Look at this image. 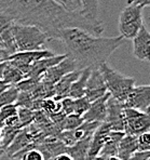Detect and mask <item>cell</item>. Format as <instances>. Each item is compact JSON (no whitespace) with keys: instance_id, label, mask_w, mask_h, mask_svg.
<instances>
[{"instance_id":"cell-1","label":"cell","mask_w":150,"mask_h":160,"mask_svg":"<svg viewBox=\"0 0 150 160\" xmlns=\"http://www.w3.org/2000/svg\"><path fill=\"white\" fill-rule=\"evenodd\" d=\"M0 8L13 23L40 28L49 40L56 32L66 28H80L94 36L104 32L103 25H94L80 13H70L53 0H10Z\"/></svg>"},{"instance_id":"cell-2","label":"cell","mask_w":150,"mask_h":160,"mask_svg":"<svg viewBox=\"0 0 150 160\" xmlns=\"http://www.w3.org/2000/svg\"><path fill=\"white\" fill-rule=\"evenodd\" d=\"M51 39L62 42L67 56L75 62L78 69H98L107 63L112 53L123 43V38H103L84 32L80 28H66L56 32Z\"/></svg>"},{"instance_id":"cell-3","label":"cell","mask_w":150,"mask_h":160,"mask_svg":"<svg viewBox=\"0 0 150 160\" xmlns=\"http://www.w3.org/2000/svg\"><path fill=\"white\" fill-rule=\"evenodd\" d=\"M11 32L17 52L46 50L49 38L40 28L13 23Z\"/></svg>"},{"instance_id":"cell-4","label":"cell","mask_w":150,"mask_h":160,"mask_svg":"<svg viewBox=\"0 0 150 160\" xmlns=\"http://www.w3.org/2000/svg\"><path fill=\"white\" fill-rule=\"evenodd\" d=\"M98 69L102 72L110 96L123 104L130 91L135 87V79L112 69L107 63L102 64Z\"/></svg>"},{"instance_id":"cell-5","label":"cell","mask_w":150,"mask_h":160,"mask_svg":"<svg viewBox=\"0 0 150 160\" xmlns=\"http://www.w3.org/2000/svg\"><path fill=\"white\" fill-rule=\"evenodd\" d=\"M143 25V9L128 3L119 16L120 36L123 39H133Z\"/></svg>"},{"instance_id":"cell-6","label":"cell","mask_w":150,"mask_h":160,"mask_svg":"<svg viewBox=\"0 0 150 160\" xmlns=\"http://www.w3.org/2000/svg\"><path fill=\"white\" fill-rule=\"evenodd\" d=\"M124 134L138 136L139 134L149 132L150 118L149 114L142 112L133 108L123 109Z\"/></svg>"},{"instance_id":"cell-7","label":"cell","mask_w":150,"mask_h":160,"mask_svg":"<svg viewBox=\"0 0 150 160\" xmlns=\"http://www.w3.org/2000/svg\"><path fill=\"white\" fill-rule=\"evenodd\" d=\"M124 108H133L142 112L149 114L150 107V87L148 84L145 86H135L130 91L126 100L123 103Z\"/></svg>"},{"instance_id":"cell-8","label":"cell","mask_w":150,"mask_h":160,"mask_svg":"<svg viewBox=\"0 0 150 160\" xmlns=\"http://www.w3.org/2000/svg\"><path fill=\"white\" fill-rule=\"evenodd\" d=\"M123 105L120 102L112 98L111 96L107 101V114L104 123H106L114 132H124L123 120Z\"/></svg>"},{"instance_id":"cell-9","label":"cell","mask_w":150,"mask_h":160,"mask_svg":"<svg viewBox=\"0 0 150 160\" xmlns=\"http://www.w3.org/2000/svg\"><path fill=\"white\" fill-rule=\"evenodd\" d=\"M106 93H108V91L102 72H99V69H92L86 81L84 98L90 103H92L103 98Z\"/></svg>"},{"instance_id":"cell-10","label":"cell","mask_w":150,"mask_h":160,"mask_svg":"<svg viewBox=\"0 0 150 160\" xmlns=\"http://www.w3.org/2000/svg\"><path fill=\"white\" fill-rule=\"evenodd\" d=\"M77 69H78V68H77L74 61H72L71 58H69L68 56H66L62 62H60L58 64H56L55 66L51 67L50 69L46 70L43 76L41 77V80L44 82H48V83L55 86V83L62 78V77H64L65 75H67L68 72H71Z\"/></svg>"},{"instance_id":"cell-11","label":"cell","mask_w":150,"mask_h":160,"mask_svg":"<svg viewBox=\"0 0 150 160\" xmlns=\"http://www.w3.org/2000/svg\"><path fill=\"white\" fill-rule=\"evenodd\" d=\"M133 40V55L139 61H149L150 35L146 26L143 25Z\"/></svg>"},{"instance_id":"cell-12","label":"cell","mask_w":150,"mask_h":160,"mask_svg":"<svg viewBox=\"0 0 150 160\" xmlns=\"http://www.w3.org/2000/svg\"><path fill=\"white\" fill-rule=\"evenodd\" d=\"M67 54H55V55L51 56V58H42L40 61H37L34 64L29 66V70L26 79H34V80H41V77L44 75V72L51 67L55 66L60 62H62Z\"/></svg>"},{"instance_id":"cell-13","label":"cell","mask_w":150,"mask_h":160,"mask_svg":"<svg viewBox=\"0 0 150 160\" xmlns=\"http://www.w3.org/2000/svg\"><path fill=\"white\" fill-rule=\"evenodd\" d=\"M110 98V94L106 93L103 98H98L90 104V108L82 116L84 122H98L103 123L107 114V101Z\"/></svg>"},{"instance_id":"cell-14","label":"cell","mask_w":150,"mask_h":160,"mask_svg":"<svg viewBox=\"0 0 150 160\" xmlns=\"http://www.w3.org/2000/svg\"><path fill=\"white\" fill-rule=\"evenodd\" d=\"M110 132L111 131L108 128V126L106 123H104V122L98 126V128L95 130V132L92 135V138H91L90 148H89L88 152V159L86 160H94L95 158H97L103 146H104L107 138H108Z\"/></svg>"},{"instance_id":"cell-15","label":"cell","mask_w":150,"mask_h":160,"mask_svg":"<svg viewBox=\"0 0 150 160\" xmlns=\"http://www.w3.org/2000/svg\"><path fill=\"white\" fill-rule=\"evenodd\" d=\"M81 70L82 69H77L71 72H68V74L65 75L64 77H62V78L56 82L54 86V98H53V100L60 101L65 98H68L71 84L79 78V76L81 74Z\"/></svg>"},{"instance_id":"cell-16","label":"cell","mask_w":150,"mask_h":160,"mask_svg":"<svg viewBox=\"0 0 150 160\" xmlns=\"http://www.w3.org/2000/svg\"><path fill=\"white\" fill-rule=\"evenodd\" d=\"M55 55L54 52L50 50H40V51H25V52H16L9 56L7 61H16V62H21L23 64L31 65L37 61H40L42 58H51V56Z\"/></svg>"},{"instance_id":"cell-17","label":"cell","mask_w":150,"mask_h":160,"mask_svg":"<svg viewBox=\"0 0 150 160\" xmlns=\"http://www.w3.org/2000/svg\"><path fill=\"white\" fill-rule=\"evenodd\" d=\"M123 136H124V132H114V131H111L109 133L108 138H107L106 143L103 146L97 158L105 160L109 158V157L117 156L119 144H120V141L122 140Z\"/></svg>"},{"instance_id":"cell-18","label":"cell","mask_w":150,"mask_h":160,"mask_svg":"<svg viewBox=\"0 0 150 160\" xmlns=\"http://www.w3.org/2000/svg\"><path fill=\"white\" fill-rule=\"evenodd\" d=\"M80 14L94 25H103L99 21V3L98 0H80Z\"/></svg>"},{"instance_id":"cell-19","label":"cell","mask_w":150,"mask_h":160,"mask_svg":"<svg viewBox=\"0 0 150 160\" xmlns=\"http://www.w3.org/2000/svg\"><path fill=\"white\" fill-rule=\"evenodd\" d=\"M135 152H137L136 136L124 134L122 140L120 141V144H119L117 157H119L121 160H130Z\"/></svg>"},{"instance_id":"cell-20","label":"cell","mask_w":150,"mask_h":160,"mask_svg":"<svg viewBox=\"0 0 150 160\" xmlns=\"http://www.w3.org/2000/svg\"><path fill=\"white\" fill-rule=\"evenodd\" d=\"M92 136H88V138L80 140L74 144L72 146L66 148V152L71 156L74 160H86L88 159V152L89 148H90V143Z\"/></svg>"},{"instance_id":"cell-21","label":"cell","mask_w":150,"mask_h":160,"mask_svg":"<svg viewBox=\"0 0 150 160\" xmlns=\"http://www.w3.org/2000/svg\"><path fill=\"white\" fill-rule=\"evenodd\" d=\"M91 74L90 68H84L81 70V74L79 76V78L71 84V88L69 90L68 98H71L74 100L76 98H80L82 96H84L85 93V87H86V81Z\"/></svg>"},{"instance_id":"cell-22","label":"cell","mask_w":150,"mask_h":160,"mask_svg":"<svg viewBox=\"0 0 150 160\" xmlns=\"http://www.w3.org/2000/svg\"><path fill=\"white\" fill-rule=\"evenodd\" d=\"M26 79L25 76L14 66L10 64L9 62H6V66L3 69V75H2V80L8 86H16L18 82L22 80Z\"/></svg>"},{"instance_id":"cell-23","label":"cell","mask_w":150,"mask_h":160,"mask_svg":"<svg viewBox=\"0 0 150 160\" xmlns=\"http://www.w3.org/2000/svg\"><path fill=\"white\" fill-rule=\"evenodd\" d=\"M18 95V90L14 86H10L8 89L0 94V108L15 104Z\"/></svg>"},{"instance_id":"cell-24","label":"cell","mask_w":150,"mask_h":160,"mask_svg":"<svg viewBox=\"0 0 150 160\" xmlns=\"http://www.w3.org/2000/svg\"><path fill=\"white\" fill-rule=\"evenodd\" d=\"M17 116L18 122H20L21 128H26V127L30 126L34 123L35 120V112L28 108H23V107H17Z\"/></svg>"},{"instance_id":"cell-25","label":"cell","mask_w":150,"mask_h":160,"mask_svg":"<svg viewBox=\"0 0 150 160\" xmlns=\"http://www.w3.org/2000/svg\"><path fill=\"white\" fill-rule=\"evenodd\" d=\"M83 122L84 121L81 116H78V115H75V114L68 115V116L65 117L64 121H63V123H62V127H60V130L72 131L78 128V127H80Z\"/></svg>"},{"instance_id":"cell-26","label":"cell","mask_w":150,"mask_h":160,"mask_svg":"<svg viewBox=\"0 0 150 160\" xmlns=\"http://www.w3.org/2000/svg\"><path fill=\"white\" fill-rule=\"evenodd\" d=\"M40 109L48 116L60 112V101H55L53 98H46L41 101Z\"/></svg>"},{"instance_id":"cell-27","label":"cell","mask_w":150,"mask_h":160,"mask_svg":"<svg viewBox=\"0 0 150 160\" xmlns=\"http://www.w3.org/2000/svg\"><path fill=\"white\" fill-rule=\"evenodd\" d=\"M18 158L20 160H44V157L42 152L37 147L28 148L25 152H22L20 154L12 157V159Z\"/></svg>"},{"instance_id":"cell-28","label":"cell","mask_w":150,"mask_h":160,"mask_svg":"<svg viewBox=\"0 0 150 160\" xmlns=\"http://www.w3.org/2000/svg\"><path fill=\"white\" fill-rule=\"evenodd\" d=\"M54 2L62 7L64 10L70 13H80L81 3L80 0H53Z\"/></svg>"},{"instance_id":"cell-29","label":"cell","mask_w":150,"mask_h":160,"mask_svg":"<svg viewBox=\"0 0 150 160\" xmlns=\"http://www.w3.org/2000/svg\"><path fill=\"white\" fill-rule=\"evenodd\" d=\"M91 103L86 100L84 96H82L80 98H76L74 100V114L78 115V116H83L90 108Z\"/></svg>"},{"instance_id":"cell-30","label":"cell","mask_w":150,"mask_h":160,"mask_svg":"<svg viewBox=\"0 0 150 160\" xmlns=\"http://www.w3.org/2000/svg\"><path fill=\"white\" fill-rule=\"evenodd\" d=\"M136 144L138 152H149L150 150V133L145 132L136 136Z\"/></svg>"},{"instance_id":"cell-31","label":"cell","mask_w":150,"mask_h":160,"mask_svg":"<svg viewBox=\"0 0 150 160\" xmlns=\"http://www.w3.org/2000/svg\"><path fill=\"white\" fill-rule=\"evenodd\" d=\"M60 110L66 116L74 114V98H65L60 101Z\"/></svg>"},{"instance_id":"cell-32","label":"cell","mask_w":150,"mask_h":160,"mask_svg":"<svg viewBox=\"0 0 150 160\" xmlns=\"http://www.w3.org/2000/svg\"><path fill=\"white\" fill-rule=\"evenodd\" d=\"M130 160H150V152H135Z\"/></svg>"},{"instance_id":"cell-33","label":"cell","mask_w":150,"mask_h":160,"mask_svg":"<svg viewBox=\"0 0 150 160\" xmlns=\"http://www.w3.org/2000/svg\"><path fill=\"white\" fill-rule=\"evenodd\" d=\"M128 3L134 4V6H137L139 8L144 9L145 7H148L150 4V0H128Z\"/></svg>"},{"instance_id":"cell-34","label":"cell","mask_w":150,"mask_h":160,"mask_svg":"<svg viewBox=\"0 0 150 160\" xmlns=\"http://www.w3.org/2000/svg\"><path fill=\"white\" fill-rule=\"evenodd\" d=\"M52 160H74L71 158V156L68 155L67 152H63V154H60L57 156H55Z\"/></svg>"},{"instance_id":"cell-35","label":"cell","mask_w":150,"mask_h":160,"mask_svg":"<svg viewBox=\"0 0 150 160\" xmlns=\"http://www.w3.org/2000/svg\"><path fill=\"white\" fill-rule=\"evenodd\" d=\"M10 54H9L7 51H4L3 49L0 48V63L1 62H7V60L9 58Z\"/></svg>"},{"instance_id":"cell-36","label":"cell","mask_w":150,"mask_h":160,"mask_svg":"<svg viewBox=\"0 0 150 160\" xmlns=\"http://www.w3.org/2000/svg\"><path fill=\"white\" fill-rule=\"evenodd\" d=\"M10 86H8V84H6L3 81H0V94H1L2 92H3L6 89H8Z\"/></svg>"},{"instance_id":"cell-37","label":"cell","mask_w":150,"mask_h":160,"mask_svg":"<svg viewBox=\"0 0 150 160\" xmlns=\"http://www.w3.org/2000/svg\"><path fill=\"white\" fill-rule=\"evenodd\" d=\"M4 66H6V62H1V63H0V81L2 80V75H3Z\"/></svg>"},{"instance_id":"cell-38","label":"cell","mask_w":150,"mask_h":160,"mask_svg":"<svg viewBox=\"0 0 150 160\" xmlns=\"http://www.w3.org/2000/svg\"><path fill=\"white\" fill-rule=\"evenodd\" d=\"M105 160H121V159L119 158V157H117V156H114V157H109V158H107Z\"/></svg>"},{"instance_id":"cell-39","label":"cell","mask_w":150,"mask_h":160,"mask_svg":"<svg viewBox=\"0 0 150 160\" xmlns=\"http://www.w3.org/2000/svg\"><path fill=\"white\" fill-rule=\"evenodd\" d=\"M9 1H10V0H0V4H6V3H8Z\"/></svg>"},{"instance_id":"cell-40","label":"cell","mask_w":150,"mask_h":160,"mask_svg":"<svg viewBox=\"0 0 150 160\" xmlns=\"http://www.w3.org/2000/svg\"><path fill=\"white\" fill-rule=\"evenodd\" d=\"M2 155H3V154H0V158H1V157H2Z\"/></svg>"}]
</instances>
